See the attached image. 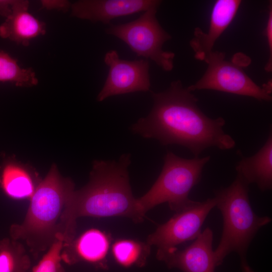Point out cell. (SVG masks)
Returning <instances> with one entry per match:
<instances>
[{
  "label": "cell",
  "instance_id": "obj_13",
  "mask_svg": "<svg viewBox=\"0 0 272 272\" xmlns=\"http://www.w3.org/2000/svg\"><path fill=\"white\" fill-rule=\"evenodd\" d=\"M241 4L240 0L215 2L211 14L208 32L205 33L196 27L194 31L193 37L189 41L196 59L205 61L213 51L215 42L233 20Z\"/></svg>",
  "mask_w": 272,
  "mask_h": 272
},
{
  "label": "cell",
  "instance_id": "obj_22",
  "mask_svg": "<svg viewBox=\"0 0 272 272\" xmlns=\"http://www.w3.org/2000/svg\"><path fill=\"white\" fill-rule=\"evenodd\" d=\"M41 8L49 10H56L63 12H67L71 7V3L64 0H43L41 1Z\"/></svg>",
  "mask_w": 272,
  "mask_h": 272
},
{
  "label": "cell",
  "instance_id": "obj_3",
  "mask_svg": "<svg viewBox=\"0 0 272 272\" xmlns=\"http://www.w3.org/2000/svg\"><path fill=\"white\" fill-rule=\"evenodd\" d=\"M75 190L72 180L62 177L53 164L30 199L22 223L11 226L10 238L25 241L35 258L47 250L57 239L59 218L69 197Z\"/></svg>",
  "mask_w": 272,
  "mask_h": 272
},
{
  "label": "cell",
  "instance_id": "obj_2",
  "mask_svg": "<svg viewBox=\"0 0 272 272\" xmlns=\"http://www.w3.org/2000/svg\"><path fill=\"white\" fill-rule=\"evenodd\" d=\"M130 155L118 160H95L88 183L69 197L57 225L56 237L67 243L76 237L77 220L82 217H125L143 220L132 194L128 168Z\"/></svg>",
  "mask_w": 272,
  "mask_h": 272
},
{
  "label": "cell",
  "instance_id": "obj_11",
  "mask_svg": "<svg viewBox=\"0 0 272 272\" xmlns=\"http://www.w3.org/2000/svg\"><path fill=\"white\" fill-rule=\"evenodd\" d=\"M158 0H82L72 4L71 14L92 22L109 24L114 19L159 7Z\"/></svg>",
  "mask_w": 272,
  "mask_h": 272
},
{
  "label": "cell",
  "instance_id": "obj_15",
  "mask_svg": "<svg viewBox=\"0 0 272 272\" xmlns=\"http://www.w3.org/2000/svg\"><path fill=\"white\" fill-rule=\"evenodd\" d=\"M240 160L236 166L237 175L249 185L256 184L261 191L272 188V134L269 132L266 141L254 155L244 157L240 151Z\"/></svg>",
  "mask_w": 272,
  "mask_h": 272
},
{
  "label": "cell",
  "instance_id": "obj_4",
  "mask_svg": "<svg viewBox=\"0 0 272 272\" xmlns=\"http://www.w3.org/2000/svg\"><path fill=\"white\" fill-rule=\"evenodd\" d=\"M249 184L238 175L228 187L215 190L216 207L223 217V226L219 244L214 251L216 266L232 252L240 259L242 272H256L249 265L246 254L250 242L271 219L260 217L253 211L248 195Z\"/></svg>",
  "mask_w": 272,
  "mask_h": 272
},
{
  "label": "cell",
  "instance_id": "obj_21",
  "mask_svg": "<svg viewBox=\"0 0 272 272\" xmlns=\"http://www.w3.org/2000/svg\"><path fill=\"white\" fill-rule=\"evenodd\" d=\"M264 34L266 37L267 44L269 50V56L267 62L265 66V70L267 72L272 71V5L271 2L268 7V17Z\"/></svg>",
  "mask_w": 272,
  "mask_h": 272
},
{
  "label": "cell",
  "instance_id": "obj_17",
  "mask_svg": "<svg viewBox=\"0 0 272 272\" xmlns=\"http://www.w3.org/2000/svg\"><path fill=\"white\" fill-rule=\"evenodd\" d=\"M151 246L147 242L131 239H119L111 247L112 257L121 267L144 266L150 253Z\"/></svg>",
  "mask_w": 272,
  "mask_h": 272
},
{
  "label": "cell",
  "instance_id": "obj_5",
  "mask_svg": "<svg viewBox=\"0 0 272 272\" xmlns=\"http://www.w3.org/2000/svg\"><path fill=\"white\" fill-rule=\"evenodd\" d=\"M210 160L209 156L185 159L167 151L155 182L147 193L137 198L140 212L145 216L147 211L164 202L175 212L182 209L191 200L189 193L200 180L203 168Z\"/></svg>",
  "mask_w": 272,
  "mask_h": 272
},
{
  "label": "cell",
  "instance_id": "obj_9",
  "mask_svg": "<svg viewBox=\"0 0 272 272\" xmlns=\"http://www.w3.org/2000/svg\"><path fill=\"white\" fill-rule=\"evenodd\" d=\"M109 71L104 85L97 97L101 102L113 96L150 90L149 61L145 59H122L117 51H107L104 58Z\"/></svg>",
  "mask_w": 272,
  "mask_h": 272
},
{
  "label": "cell",
  "instance_id": "obj_18",
  "mask_svg": "<svg viewBox=\"0 0 272 272\" xmlns=\"http://www.w3.org/2000/svg\"><path fill=\"white\" fill-rule=\"evenodd\" d=\"M30 267V257L19 241L0 240V272H29Z\"/></svg>",
  "mask_w": 272,
  "mask_h": 272
},
{
  "label": "cell",
  "instance_id": "obj_12",
  "mask_svg": "<svg viewBox=\"0 0 272 272\" xmlns=\"http://www.w3.org/2000/svg\"><path fill=\"white\" fill-rule=\"evenodd\" d=\"M213 240V231L208 227L189 246L177 249L161 261L169 268H176L183 272H215L217 266Z\"/></svg>",
  "mask_w": 272,
  "mask_h": 272
},
{
  "label": "cell",
  "instance_id": "obj_16",
  "mask_svg": "<svg viewBox=\"0 0 272 272\" xmlns=\"http://www.w3.org/2000/svg\"><path fill=\"white\" fill-rule=\"evenodd\" d=\"M41 180L26 169L14 163L6 165L0 176V186L9 197L30 199Z\"/></svg>",
  "mask_w": 272,
  "mask_h": 272
},
{
  "label": "cell",
  "instance_id": "obj_6",
  "mask_svg": "<svg viewBox=\"0 0 272 272\" xmlns=\"http://www.w3.org/2000/svg\"><path fill=\"white\" fill-rule=\"evenodd\" d=\"M159 7H153L138 19L124 24H111L107 34L125 43L137 56L154 61L163 70L169 72L174 67L175 53L162 49L171 35L160 25L156 17Z\"/></svg>",
  "mask_w": 272,
  "mask_h": 272
},
{
  "label": "cell",
  "instance_id": "obj_20",
  "mask_svg": "<svg viewBox=\"0 0 272 272\" xmlns=\"http://www.w3.org/2000/svg\"><path fill=\"white\" fill-rule=\"evenodd\" d=\"M63 242L57 238L31 272H65L61 264Z\"/></svg>",
  "mask_w": 272,
  "mask_h": 272
},
{
  "label": "cell",
  "instance_id": "obj_7",
  "mask_svg": "<svg viewBox=\"0 0 272 272\" xmlns=\"http://www.w3.org/2000/svg\"><path fill=\"white\" fill-rule=\"evenodd\" d=\"M215 207L214 197L203 201L191 200L168 221L159 225L147 241L150 246L157 247V259L161 261L176 251L179 245L196 239L201 232L207 216Z\"/></svg>",
  "mask_w": 272,
  "mask_h": 272
},
{
  "label": "cell",
  "instance_id": "obj_19",
  "mask_svg": "<svg viewBox=\"0 0 272 272\" xmlns=\"http://www.w3.org/2000/svg\"><path fill=\"white\" fill-rule=\"evenodd\" d=\"M0 82L30 87L36 85L38 81L33 70L21 67L16 59L0 49Z\"/></svg>",
  "mask_w": 272,
  "mask_h": 272
},
{
  "label": "cell",
  "instance_id": "obj_10",
  "mask_svg": "<svg viewBox=\"0 0 272 272\" xmlns=\"http://www.w3.org/2000/svg\"><path fill=\"white\" fill-rule=\"evenodd\" d=\"M111 238L104 231L92 228L67 243H63L62 261L73 265L80 262L102 269L108 268L107 257Z\"/></svg>",
  "mask_w": 272,
  "mask_h": 272
},
{
  "label": "cell",
  "instance_id": "obj_23",
  "mask_svg": "<svg viewBox=\"0 0 272 272\" xmlns=\"http://www.w3.org/2000/svg\"><path fill=\"white\" fill-rule=\"evenodd\" d=\"M15 1H0V15L8 18L12 12Z\"/></svg>",
  "mask_w": 272,
  "mask_h": 272
},
{
  "label": "cell",
  "instance_id": "obj_14",
  "mask_svg": "<svg viewBox=\"0 0 272 272\" xmlns=\"http://www.w3.org/2000/svg\"><path fill=\"white\" fill-rule=\"evenodd\" d=\"M28 1H15L12 14L0 26V36L24 46L33 39L44 35L46 25L28 12Z\"/></svg>",
  "mask_w": 272,
  "mask_h": 272
},
{
  "label": "cell",
  "instance_id": "obj_8",
  "mask_svg": "<svg viewBox=\"0 0 272 272\" xmlns=\"http://www.w3.org/2000/svg\"><path fill=\"white\" fill-rule=\"evenodd\" d=\"M225 54L213 51L204 61L208 67L202 77L187 87L191 92L212 90L249 96L259 101L271 100V82L258 86L237 65L225 59Z\"/></svg>",
  "mask_w": 272,
  "mask_h": 272
},
{
  "label": "cell",
  "instance_id": "obj_1",
  "mask_svg": "<svg viewBox=\"0 0 272 272\" xmlns=\"http://www.w3.org/2000/svg\"><path fill=\"white\" fill-rule=\"evenodd\" d=\"M151 93L152 108L147 116L131 125L133 133L164 146H183L194 157L211 147L222 150L235 147L234 140L223 129L225 120L205 115L197 106L198 99L180 80L171 82L164 91Z\"/></svg>",
  "mask_w": 272,
  "mask_h": 272
}]
</instances>
